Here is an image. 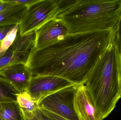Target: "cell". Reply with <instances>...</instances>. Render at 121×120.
I'll return each mask as SVG.
<instances>
[{"label": "cell", "mask_w": 121, "mask_h": 120, "mask_svg": "<svg viewBox=\"0 0 121 120\" xmlns=\"http://www.w3.org/2000/svg\"><path fill=\"white\" fill-rule=\"evenodd\" d=\"M116 29L69 34L50 46L33 49L26 66L32 77L55 76L74 84H85Z\"/></svg>", "instance_id": "obj_1"}, {"label": "cell", "mask_w": 121, "mask_h": 120, "mask_svg": "<svg viewBox=\"0 0 121 120\" xmlns=\"http://www.w3.org/2000/svg\"><path fill=\"white\" fill-rule=\"evenodd\" d=\"M85 85L104 120L114 110L121 98V53L116 40V31Z\"/></svg>", "instance_id": "obj_2"}, {"label": "cell", "mask_w": 121, "mask_h": 120, "mask_svg": "<svg viewBox=\"0 0 121 120\" xmlns=\"http://www.w3.org/2000/svg\"><path fill=\"white\" fill-rule=\"evenodd\" d=\"M121 10V0H78L56 18L67 25L70 34L113 29Z\"/></svg>", "instance_id": "obj_3"}, {"label": "cell", "mask_w": 121, "mask_h": 120, "mask_svg": "<svg viewBox=\"0 0 121 120\" xmlns=\"http://www.w3.org/2000/svg\"><path fill=\"white\" fill-rule=\"evenodd\" d=\"M59 13L55 0H38L28 7L18 24V32L23 35L35 31Z\"/></svg>", "instance_id": "obj_4"}, {"label": "cell", "mask_w": 121, "mask_h": 120, "mask_svg": "<svg viewBox=\"0 0 121 120\" xmlns=\"http://www.w3.org/2000/svg\"><path fill=\"white\" fill-rule=\"evenodd\" d=\"M78 85L68 87L48 96L40 101L39 107L69 120H79L74 107V98Z\"/></svg>", "instance_id": "obj_5"}, {"label": "cell", "mask_w": 121, "mask_h": 120, "mask_svg": "<svg viewBox=\"0 0 121 120\" xmlns=\"http://www.w3.org/2000/svg\"><path fill=\"white\" fill-rule=\"evenodd\" d=\"M74 84L63 78L52 76L32 77L27 91L38 104L48 96Z\"/></svg>", "instance_id": "obj_6"}, {"label": "cell", "mask_w": 121, "mask_h": 120, "mask_svg": "<svg viewBox=\"0 0 121 120\" xmlns=\"http://www.w3.org/2000/svg\"><path fill=\"white\" fill-rule=\"evenodd\" d=\"M35 31L36 49L42 48L56 43L69 34L65 23L56 17L48 20Z\"/></svg>", "instance_id": "obj_7"}, {"label": "cell", "mask_w": 121, "mask_h": 120, "mask_svg": "<svg viewBox=\"0 0 121 120\" xmlns=\"http://www.w3.org/2000/svg\"><path fill=\"white\" fill-rule=\"evenodd\" d=\"M74 107L79 120H102L85 84L77 85Z\"/></svg>", "instance_id": "obj_8"}, {"label": "cell", "mask_w": 121, "mask_h": 120, "mask_svg": "<svg viewBox=\"0 0 121 120\" xmlns=\"http://www.w3.org/2000/svg\"><path fill=\"white\" fill-rule=\"evenodd\" d=\"M0 76L8 81L19 93L27 91L32 77L30 69L23 63L12 65L1 70Z\"/></svg>", "instance_id": "obj_9"}, {"label": "cell", "mask_w": 121, "mask_h": 120, "mask_svg": "<svg viewBox=\"0 0 121 120\" xmlns=\"http://www.w3.org/2000/svg\"><path fill=\"white\" fill-rule=\"evenodd\" d=\"M28 6L13 5L0 13V27L19 24Z\"/></svg>", "instance_id": "obj_10"}, {"label": "cell", "mask_w": 121, "mask_h": 120, "mask_svg": "<svg viewBox=\"0 0 121 120\" xmlns=\"http://www.w3.org/2000/svg\"><path fill=\"white\" fill-rule=\"evenodd\" d=\"M30 52L16 51L10 47L5 54L0 58V71L8 66L17 63L26 65Z\"/></svg>", "instance_id": "obj_11"}, {"label": "cell", "mask_w": 121, "mask_h": 120, "mask_svg": "<svg viewBox=\"0 0 121 120\" xmlns=\"http://www.w3.org/2000/svg\"><path fill=\"white\" fill-rule=\"evenodd\" d=\"M16 101L25 117L33 115L39 108L38 103L33 100L27 91L18 93Z\"/></svg>", "instance_id": "obj_12"}, {"label": "cell", "mask_w": 121, "mask_h": 120, "mask_svg": "<svg viewBox=\"0 0 121 120\" xmlns=\"http://www.w3.org/2000/svg\"><path fill=\"white\" fill-rule=\"evenodd\" d=\"M0 120H24L22 113L17 101L1 104Z\"/></svg>", "instance_id": "obj_13"}, {"label": "cell", "mask_w": 121, "mask_h": 120, "mask_svg": "<svg viewBox=\"0 0 121 120\" xmlns=\"http://www.w3.org/2000/svg\"><path fill=\"white\" fill-rule=\"evenodd\" d=\"M19 92L6 79L0 76V104L16 101Z\"/></svg>", "instance_id": "obj_14"}, {"label": "cell", "mask_w": 121, "mask_h": 120, "mask_svg": "<svg viewBox=\"0 0 121 120\" xmlns=\"http://www.w3.org/2000/svg\"><path fill=\"white\" fill-rule=\"evenodd\" d=\"M19 25H16L10 31L1 42L0 46V58L6 53L15 41L18 32Z\"/></svg>", "instance_id": "obj_15"}, {"label": "cell", "mask_w": 121, "mask_h": 120, "mask_svg": "<svg viewBox=\"0 0 121 120\" xmlns=\"http://www.w3.org/2000/svg\"><path fill=\"white\" fill-rule=\"evenodd\" d=\"M77 0H55V2L58 7V10L59 13V14L69 9L73 5H74L77 2Z\"/></svg>", "instance_id": "obj_16"}, {"label": "cell", "mask_w": 121, "mask_h": 120, "mask_svg": "<svg viewBox=\"0 0 121 120\" xmlns=\"http://www.w3.org/2000/svg\"><path fill=\"white\" fill-rule=\"evenodd\" d=\"M24 118V120H52L43 113L39 107L33 115Z\"/></svg>", "instance_id": "obj_17"}, {"label": "cell", "mask_w": 121, "mask_h": 120, "mask_svg": "<svg viewBox=\"0 0 121 120\" xmlns=\"http://www.w3.org/2000/svg\"><path fill=\"white\" fill-rule=\"evenodd\" d=\"M116 40L119 51L121 53V10L116 29Z\"/></svg>", "instance_id": "obj_18"}, {"label": "cell", "mask_w": 121, "mask_h": 120, "mask_svg": "<svg viewBox=\"0 0 121 120\" xmlns=\"http://www.w3.org/2000/svg\"><path fill=\"white\" fill-rule=\"evenodd\" d=\"M43 113L52 120H69L65 119L60 116L49 111L45 108L39 107Z\"/></svg>", "instance_id": "obj_19"}, {"label": "cell", "mask_w": 121, "mask_h": 120, "mask_svg": "<svg viewBox=\"0 0 121 120\" xmlns=\"http://www.w3.org/2000/svg\"><path fill=\"white\" fill-rule=\"evenodd\" d=\"M12 5H21L28 6L35 3L38 0H5Z\"/></svg>", "instance_id": "obj_20"}, {"label": "cell", "mask_w": 121, "mask_h": 120, "mask_svg": "<svg viewBox=\"0 0 121 120\" xmlns=\"http://www.w3.org/2000/svg\"><path fill=\"white\" fill-rule=\"evenodd\" d=\"M16 25H14L0 27V42H2L7 34L13 29Z\"/></svg>", "instance_id": "obj_21"}, {"label": "cell", "mask_w": 121, "mask_h": 120, "mask_svg": "<svg viewBox=\"0 0 121 120\" xmlns=\"http://www.w3.org/2000/svg\"><path fill=\"white\" fill-rule=\"evenodd\" d=\"M12 5L5 0H0V13Z\"/></svg>", "instance_id": "obj_22"}, {"label": "cell", "mask_w": 121, "mask_h": 120, "mask_svg": "<svg viewBox=\"0 0 121 120\" xmlns=\"http://www.w3.org/2000/svg\"><path fill=\"white\" fill-rule=\"evenodd\" d=\"M1 107V104H0V110Z\"/></svg>", "instance_id": "obj_23"}, {"label": "cell", "mask_w": 121, "mask_h": 120, "mask_svg": "<svg viewBox=\"0 0 121 120\" xmlns=\"http://www.w3.org/2000/svg\"><path fill=\"white\" fill-rule=\"evenodd\" d=\"M1 44V42H0V46Z\"/></svg>", "instance_id": "obj_24"}]
</instances>
